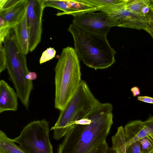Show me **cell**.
<instances>
[{
  "mask_svg": "<svg viewBox=\"0 0 153 153\" xmlns=\"http://www.w3.org/2000/svg\"><path fill=\"white\" fill-rule=\"evenodd\" d=\"M0 153H26L18 146L13 139L9 137L3 131H0Z\"/></svg>",
  "mask_w": 153,
  "mask_h": 153,
  "instance_id": "obj_16",
  "label": "cell"
},
{
  "mask_svg": "<svg viewBox=\"0 0 153 153\" xmlns=\"http://www.w3.org/2000/svg\"><path fill=\"white\" fill-rule=\"evenodd\" d=\"M49 122L45 119L32 121L13 139L26 153H53L49 138Z\"/></svg>",
  "mask_w": 153,
  "mask_h": 153,
  "instance_id": "obj_6",
  "label": "cell"
},
{
  "mask_svg": "<svg viewBox=\"0 0 153 153\" xmlns=\"http://www.w3.org/2000/svg\"><path fill=\"white\" fill-rule=\"evenodd\" d=\"M10 25L4 19L0 16V44L3 43L5 37L11 29Z\"/></svg>",
  "mask_w": 153,
  "mask_h": 153,
  "instance_id": "obj_20",
  "label": "cell"
},
{
  "mask_svg": "<svg viewBox=\"0 0 153 153\" xmlns=\"http://www.w3.org/2000/svg\"><path fill=\"white\" fill-rule=\"evenodd\" d=\"M52 7L62 10L56 14L57 16L70 15L75 17L85 13L98 11L96 7L81 0L53 1Z\"/></svg>",
  "mask_w": 153,
  "mask_h": 153,
  "instance_id": "obj_11",
  "label": "cell"
},
{
  "mask_svg": "<svg viewBox=\"0 0 153 153\" xmlns=\"http://www.w3.org/2000/svg\"><path fill=\"white\" fill-rule=\"evenodd\" d=\"M126 4L104 12L107 13L112 19L119 23V27L140 30H144L148 26L146 16L130 12L126 9Z\"/></svg>",
  "mask_w": 153,
  "mask_h": 153,
  "instance_id": "obj_9",
  "label": "cell"
},
{
  "mask_svg": "<svg viewBox=\"0 0 153 153\" xmlns=\"http://www.w3.org/2000/svg\"><path fill=\"white\" fill-rule=\"evenodd\" d=\"M104 12L126 4L127 0H81Z\"/></svg>",
  "mask_w": 153,
  "mask_h": 153,
  "instance_id": "obj_17",
  "label": "cell"
},
{
  "mask_svg": "<svg viewBox=\"0 0 153 153\" xmlns=\"http://www.w3.org/2000/svg\"><path fill=\"white\" fill-rule=\"evenodd\" d=\"M56 51L53 48H49L44 51L42 54L39 60V63L42 64L54 58Z\"/></svg>",
  "mask_w": 153,
  "mask_h": 153,
  "instance_id": "obj_21",
  "label": "cell"
},
{
  "mask_svg": "<svg viewBox=\"0 0 153 153\" xmlns=\"http://www.w3.org/2000/svg\"><path fill=\"white\" fill-rule=\"evenodd\" d=\"M137 100L143 102L153 104V97L148 96H138Z\"/></svg>",
  "mask_w": 153,
  "mask_h": 153,
  "instance_id": "obj_25",
  "label": "cell"
},
{
  "mask_svg": "<svg viewBox=\"0 0 153 153\" xmlns=\"http://www.w3.org/2000/svg\"><path fill=\"white\" fill-rule=\"evenodd\" d=\"M100 102L94 97L86 82L81 80L74 94L65 108L51 130L53 138L61 139L74 127L76 122Z\"/></svg>",
  "mask_w": 153,
  "mask_h": 153,
  "instance_id": "obj_5",
  "label": "cell"
},
{
  "mask_svg": "<svg viewBox=\"0 0 153 153\" xmlns=\"http://www.w3.org/2000/svg\"><path fill=\"white\" fill-rule=\"evenodd\" d=\"M138 141L140 153H153V135L144 137Z\"/></svg>",
  "mask_w": 153,
  "mask_h": 153,
  "instance_id": "obj_19",
  "label": "cell"
},
{
  "mask_svg": "<svg viewBox=\"0 0 153 153\" xmlns=\"http://www.w3.org/2000/svg\"><path fill=\"white\" fill-rule=\"evenodd\" d=\"M6 69V60L4 48L2 44H0V73Z\"/></svg>",
  "mask_w": 153,
  "mask_h": 153,
  "instance_id": "obj_23",
  "label": "cell"
},
{
  "mask_svg": "<svg viewBox=\"0 0 153 153\" xmlns=\"http://www.w3.org/2000/svg\"><path fill=\"white\" fill-rule=\"evenodd\" d=\"M149 5L153 8V0H150Z\"/></svg>",
  "mask_w": 153,
  "mask_h": 153,
  "instance_id": "obj_30",
  "label": "cell"
},
{
  "mask_svg": "<svg viewBox=\"0 0 153 153\" xmlns=\"http://www.w3.org/2000/svg\"><path fill=\"white\" fill-rule=\"evenodd\" d=\"M68 31L72 35L77 56L87 66L96 69L107 68L114 64L116 52L106 36L88 32L71 24Z\"/></svg>",
  "mask_w": 153,
  "mask_h": 153,
  "instance_id": "obj_2",
  "label": "cell"
},
{
  "mask_svg": "<svg viewBox=\"0 0 153 153\" xmlns=\"http://www.w3.org/2000/svg\"><path fill=\"white\" fill-rule=\"evenodd\" d=\"M112 145L107 153H127L124 128L119 127L115 134L111 137Z\"/></svg>",
  "mask_w": 153,
  "mask_h": 153,
  "instance_id": "obj_15",
  "label": "cell"
},
{
  "mask_svg": "<svg viewBox=\"0 0 153 153\" xmlns=\"http://www.w3.org/2000/svg\"><path fill=\"white\" fill-rule=\"evenodd\" d=\"M113 106L100 103L82 118L65 136L57 153H89L106 140L113 123Z\"/></svg>",
  "mask_w": 153,
  "mask_h": 153,
  "instance_id": "obj_1",
  "label": "cell"
},
{
  "mask_svg": "<svg viewBox=\"0 0 153 153\" xmlns=\"http://www.w3.org/2000/svg\"><path fill=\"white\" fill-rule=\"evenodd\" d=\"M131 91L132 93L133 96L136 97L139 95L140 92L139 88L137 86H134L131 89Z\"/></svg>",
  "mask_w": 153,
  "mask_h": 153,
  "instance_id": "obj_28",
  "label": "cell"
},
{
  "mask_svg": "<svg viewBox=\"0 0 153 153\" xmlns=\"http://www.w3.org/2000/svg\"><path fill=\"white\" fill-rule=\"evenodd\" d=\"M144 30L149 33L153 38V26H148Z\"/></svg>",
  "mask_w": 153,
  "mask_h": 153,
  "instance_id": "obj_29",
  "label": "cell"
},
{
  "mask_svg": "<svg viewBox=\"0 0 153 153\" xmlns=\"http://www.w3.org/2000/svg\"><path fill=\"white\" fill-rule=\"evenodd\" d=\"M17 94L4 80L0 81V113L8 111H16L18 106Z\"/></svg>",
  "mask_w": 153,
  "mask_h": 153,
  "instance_id": "obj_12",
  "label": "cell"
},
{
  "mask_svg": "<svg viewBox=\"0 0 153 153\" xmlns=\"http://www.w3.org/2000/svg\"><path fill=\"white\" fill-rule=\"evenodd\" d=\"M149 26H153V8L151 7L150 11L146 16Z\"/></svg>",
  "mask_w": 153,
  "mask_h": 153,
  "instance_id": "obj_26",
  "label": "cell"
},
{
  "mask_svg": "<svg viewBox=\"0 0 153 153\" xmlns=\"http://www.w3.org/2000/svg\"><path fill=\"white\" fill-rule=\"evenodd\" d=\"M6 60V69L9 79L13 84L18 98L26 109L33 88L32 81L27 79L30 72L26 55L21 50L16 40L13 31L10 30L3 42Z\"/></svg>",
  "mask_w": 153,
  "mask_h": 153,
  "instance_id": "obj_4",
  "label": "cell"
},
{
  "mask_svg": "<svg viewBox=\"0 0 153 153\" xmlns=\"http://www.w3.org/2000/svg\"><path fill=\"white\" fill-rule=\"evenodd\" d=\"M44 9L42 0H28L26 22L29 51L30 52L35 50L41 40Z\"/></svg>",
  "mask_w": 153,
  "mask_h": 153,
  "instance_id": "obj_8",
  "label": "cell"
},
{
  "mask_svg": "<svg viewBox=\"0 0 153 153\" xmlns=\"http://www.w3.org/2000/svg\"><path fill=\"white\" fill-rule=\"evenodd\" d=\"M36 74L33 72H29L26 76L27 79L30 81L36 79L37 78Z\"/></svg>",
  "mask_w": 153,
  "mask_h": 153,
  "instance_id": "obj_27",
  "label": "cell"
},
{
  "mask_svg": "<svg viewBox=\"0 0 153 153\" xmlns=\"http://www.w3.org/2000/svg\"><path fill=\"white\" fill-rule=\"evenodd\" d=\"M109 148L106 141H104L95 147L89 153H107Z\"/></svg>",
  "mask_w": 153,
  "mask_h": 153,
  "instance_id": "obj_22",
  "label": "cell"
},
{
  "mask_svg": "<svg viewBox=\"0 0 153 153\" xmlns=\"http://www.w3.org/2000/svg\"><path fill=\"white\" fill-rule=\"evenodd\" d=\"M28 0H18L12 6L0 10V16L3 18L11 28L19 23L26 13Z\"/></svg>",
  "mask_w": 153,
  "mask_h": 153,
  "instance_id": "obj_13",
  "label": "cell"
},
{
  "mask_svg": "<svg viewBox=\"0 0 153 153\" xmlns=\"http://www.w3.org/2000/svg\"><path fill=\"white\" fill-rule=\"evenodd\" d=\"M124 128L126 149L140 139L153 135V116H150L144 121L139 120L130 121Z\"/></svg>",
  "mask_w": 153,
  "mask_h": 153,
  "instance_id": "obj_10",
  "label": "cell"
},
{
  "mask_svg": "<svg viewBox=\"0 0 153 153\" xmlns=\"http://www.w3.org/2000/svg\"><path fill=\"white\" fill-rule=\"evenodd\" d=\"M92 12L74 17L72 24L85 31L107 36L111 28L119 24L107 13L99 11Z\"/></svg>",
  "mask_w": 153,
  "mask_h": 153,
  "instance_id": "obj_7",
  "label": "cell"
},
{
  "mask_svg": "<svg viewBox=\"0 0 153 153\" xmlns=\"http://www.w3.org/2000/svg\"><path fill=\"white\" fill-rule=\"evenodd\" d=\"M126 149L127 153H140L138 141L131 144Z\"/></svg>",
  "mask_w": 153,
  "mask_h": 153,
  "instance_id": "obj_24",
  "label": "cell"
},
{
  "mask_svg": "<svg viewBox=\"0 0 153 153\" xmlns=\"http://www.w3.org/2000/svg\"><path fill=\"white\" fill-rule=\"evenodd\" d=\"M54 107L63 109L77 91L81 81L79 60L74 48H63L54 68Z\"/></svg>",
  "mask_w": 153,
  "mask_h": 153,
  "instance_id": "obj_3",
  "label": "cell"
},
{
  "mask_svg": "<svg viewBox=\"0 0 153 153\" xmlns=\"http://www.w3.org/2000/svg\"><path fill=\"white\" fill-rule=\"evenodd\" d=\"M150 3V0H127L125 7L130 12L142 16V10L145 6L149 5Z\"/></svg>",
  "mask_w": 153,
  "mask_h": 153,
  "instance_id": "obj_18",
  "label": "cell"
},
{
  "mask_svg": "<svg viewBox=\"0 0 153 153\" xmlns=\"http://www.w3.org/2000/svg\"><path fill=\"white\" fill-rule=\"evenodd\" d=\"M12 29L20 48L26 55L29 51V49L26 13L22 19Z\"/></svg>",
  "mask_w": 153,
  "mask_h": 153,
  "instance_id": "obj_14",
  "label": "cell"
}]
</instances>
